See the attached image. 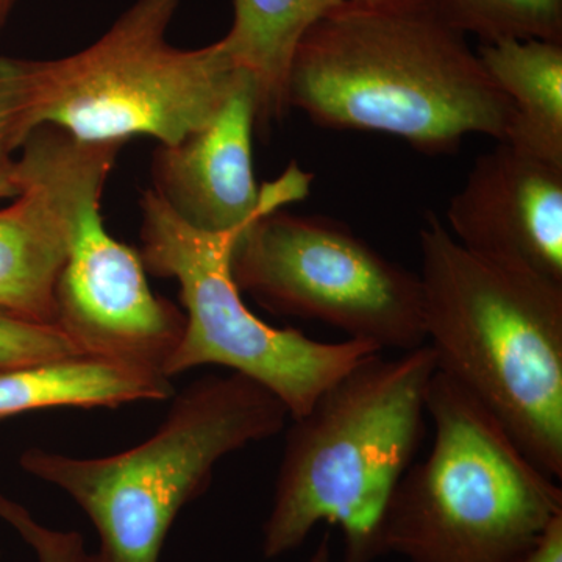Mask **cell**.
<instances>
[{
    "label": "cell",
    "mask_w": 562,
    "mask_h": 562,
    "mask_svg": "<svg viewBox=\"0 0 562 562\" xmlns=\"http://www.w3.org/2000/svg\"><path fill=\"white\" fill-rule=\"evenodd\" d=\"M286 101L319 127L384 133L427 155L469 135L505 143L513 114L430 0H342L299 43Z\"/></svg>",
    "instance_id": "cell-1"
},
{
    "label": "cell",
    "mask_w": 562,
    "mask_h": 562,
    "mask_svg": "<svg viewBox=\"0 0 562 562\" xmlns=\"http://www.w3.org/2000/svg\"><path fill=\"white\" fill-rule=\"evenodd\" d=\"M181 0H135L90 46L61 58L0 55V160L40 127L88 143L173 146L220 113L241 79L222 40L169 43Z\"/></svg>",
    "instance_id": "cell-2"
},
{
    "label": "cell",
    "mask_w": 562,
    "mask_h": 562,
    "mask_svg": "<svg viewBox=\"0 0 562 562\" xmlns=\"http://www.w3.org/2000/svg\"><path fill=\"white\" fill-rule=\"evenodd\" d=\"M436 371L428 344L373 355L292 419L262 527L268 560L297 550L319 524L341 530L342 562L384 557V514L424 441Z\"/></svg>",
    "instance_id": "cell-3"
},
{
    "label": "cell",
    "mask_w": 562,
    "mask_h": 562,
    "mask_svg": "<svg viewBox=\"0 0 562 562\" xmlns=\"http://www.w3.org/2000/svg\"><path fill=\"white\" fill-rule=\"evenodd\" d=\"M425 344L525 454L562 479V284L462 247L435 213L419 232Z\"/></svg>",
    "instance_id": "cell-4"
},
{
    "label": "cell",
    "mask_w": 562,
    "mask_h": 562,
    "mask_svg": "<svg viewBox=\"0 0 562 562\" xmlns=\"http://www.w3.org/2000/svg\"><path fill=\"white\" fill-rule=\"evenodd\" d=\"M286 406L239 375L205 376L181 391L147 441L103 458L29 449L25 472L60 487L99 536L80 562H158L173 520L206 491L227 454L279 435Z\"/></svg>",
    "instance_id": "cell-5"
},
{
    "label": "cell",
    "mask_w": 562,
    "mask_h": 562,
    "mask_svg": "<svg viewBox=\"0 0 562 562\" xmlns=\"http://www.w3.org/2000/svg\"><path fill=\"white\" fill-rule=\"evenodd\" d=\"M430 453L392 494L384 554L409 562H514L554 517L562 490L505 428L436 371L427 398Z\"/></svg>",
    "instance_id": "cell-6"
},
{
    "label": "cell",
    "mask_w": 562,
    "mask_h": 562,
    "mask_svg": "<svg viewBox=\"0 0 562 562\" xmlns=\"http://www.w3.org/2000/svg\"><path fill=\"white\" fill-rule=\"evenodd\" d=\"M139 210L144 268L179 283L187 316L179 347L165 366L169 379L201 366H222L271 391L294 419L355 366L382 353L357 339L316 341L295 328L272 327L250 312L231 271L233 246L243 228L195 231L151 188L140 194Z\"/></svg>",
    "instance_id": "cell-7"
},
{
    "label": "cell",
    "mask_w": 562,
    "mask_h": 562,
    "mask_svg": "<svg viewBox=\"0 0 562 562\" xmlns=\"http://www.w3.org/2000/svg\"><path fill=\"white\" fill-rule=\"evenodd\" d=\"M231 271L239 292L273 314L322 322L382 351L425 344L419 276L342 222L262 214L239 233Z\"/></svg>",
    "instance_id": "cell-8"
},
{
    "label": "cell",
    "mask_w": 562,
    "mask_h": 562,
    "mask_svg": "<svg viewBox=\"0 0 562 562\" xmlns=\"http://www.w3.org/2000/svg\"><path fill=\"white\" fill-rule=\"evenodd\" d=\"M125 143L40 127L21 147V192L0 210V312L55 325V290L81 203L105 190Z\"/></svg>",
    "instance_id": "cell-9"
},
{
    "label": "cell",
    "mask_w": 562,
    "mask_h": 562,
    "mask_svg": "<svg viewBox=\"0 0 562 562\" xmlns=\"http://www.w3.org/2000/svg\"><path fill=\"white\" fill-rule=\"evenodd\" d=\"M102 192L88 195L77 213L55 290V325L83 353L165 373L187 316L150 290L139 251L106 232Z\"/></svg>",
    "instance_id": "cell-10"
},
{
    "label": "cell",
    "mask_w": 562,
    "mask_h": 562,
    "mask_svg": "<svg viewBox=\"0 0 562 562\" xmlns=\"http://www.w3.org/2000/svg\"><path fill=\"white\" fill-rule=\"evenodd\" d=\"M257 105L249 74L201 131L151 155V190L195 231L228 233L308 195L312 173L295 162L276 181L258 187L251 160Z\"/></svg>",
    "instance_id": "cell-11"
},
{
    "label": "cell",
    "mask_w": 562,
    "mask_h": 562,
    "mask_svg": "<svg viewBox=\"0 0 562 562\" xmlns=\"http://www.w3.org/2000/svg\"><path fill=\"white\" fill-rule=\"evenodd\" d=\"M447 224L472 254L562 284L560 166L498 143L476 158Z\"/></svg>",
    "instance_id": "cell-12"
},
{
    "label": "cell",
    "mask_w": 562,
    "mask_h": 562,
    "mask_svg": "<svg viewBox=\"0 0 562 562\" xmlns=\"http://www.w3.org/2000/svg\"><path fill=\"white\" fill-rule=\"evenodd\" d=\"M172 395L171 379L157 369L98 355H68L0 371V420L60 406L116 408Z\"/></svg>",
    "instance_id": "cell-13"
},
{
    "label": "cell",
    "mask_w": 562,
    "mask_h": 562,
    "mask_svg": "<svg viewBox=\"0 0 562 562\" xmlns=\"http://www.w3.org/2000/svg\"><path fill=\"white\" fill-rule=\"evenodd\" d=\"M476 55L512 103L505 143L562 168V43L502 40L480 44Z\"/></svg>",
    "instance_id": "cell-14"
},
{
    "label": "cell",
    "mask_w": 562,
    "mask_h": 562,
    "mask_svg": "<svg viewBox=\"0 0 562 562\" xmlns=\"http://www.w3.org/2000/svg\"><path fill=\"white\" fill-rule=\"evenodd\" d=\"M342 0H235V16L222 43L249 74L257 133L268 135L286 116V81L294 52L314 22Z\"/></svg>",
    "instance_id": "cell-15"
},
{
    "label": "cell",
    "mask_w": 562,
    "mask_h": 562,
    "mask_svg": "<svg viewBox=\"0 0 562 562\" xmlns=\"http://www.w3.org/2000/svg\"><path fill=\"white\" fill-rule=\"evenodd\" d=\"M454 29L494 43L546 40L562 43V0H430Z\"/></svg>",
    "instance_id": "cell-16"
},
{
    "label": "cell",
    "mask_w": 562,
    "mask_h": 562,
    "mask_svg": "<svg viewBox=\"0 0 562 562\" xmlns=\"http://www.w3.org/2000/svg\"><path fill=\"white\" fill-rule=\"evenodd\" d=\"M77 353L83 351L60 328L0 312V371Z\"/></svg>",
    "instance_id": "cell-17"
},
{
    "label": "cell",
    "mask_w": 562,
    "mask_h": 562,
    "mask_svg": "<svg viewBox=\"0 0 562 562\" xmlns=\"http://www.w3.org/2000/svg\"><path fill=\"white\" fill-rule=\"evenodd\" d=\"M0 519L14 528L32 547L40 562H80L83 558V538L79 532L49 530L36 522L20 503L0 495Z\"/></svg>",
    "instance_id": "cell-18"
},
{
    "label": "cell",
    "mask_w": 562,
    "mask_h": 562,
    "mask_svg": "<svg viewBox=\"0 0 562 562\" xmlns=\"http://www.w3.org/2000/svg\"><path fill=\"white\" fill-rule=\"evenodd\" d=\"M514 562H562V514Z\"/></svg>",
    "instance_id": "cell-19"
},
{
    "label": "cell",
    "mask_w": 562,
    "mask_h": 562,
    "mask_svg": "<svg viewBox=\"0 0 562 562\" xmlns=\"http://www.w3.org/2000/svg\"><path fill=\"white\" fill-rule=\"evenodd\" d=\"M21 192L20 180L16 176V162L0 160V201L2 199H14Z\"/></svg>",
    "instance_id": "cell-20"
},
{
    "label": "cell",
    "mask_w": 562,
    "mask_h": 562,
    "mask_svg": "<svg viewBox=\"0 0 562 562\" xmlns=\"http://www.w3.org/2000/svg\"><path fill=\"white\" fill-rule=\"evenodd\" d=\"M308 562H331L330 536L325 532Z\"/></svg>",
    "instance_id": "cell-21"
},
{
    "label": "cell",
    "mask_w": 562,
    "mask_h": 562,
    "mask_svg": "<svg viewBox=\"0 0 562 562\" xmlns=\"http://www.w3.org/2000/svg\"><path fill=\"white\" fill-rule=\"evenodd\" d=\"M18 0H0V32L5 27L11 11L16 7Z\"/></svg>",
    "instance_id": "cell-22"
},
{
    "label": "cell",
    "mask_w": 562,
    "mask_h": 562,
    "mask_svg": "<svg viewBox=\"0 0 562 562\" xmlns=\"http://www.w3.org/2000/svg\"><path fill=\"white\" fill-rule=\"evenodd\" d=\"M361 2H369V0H361Z\"/></svg>",
    "instance_id": "cell-23"
}]
</instances>
